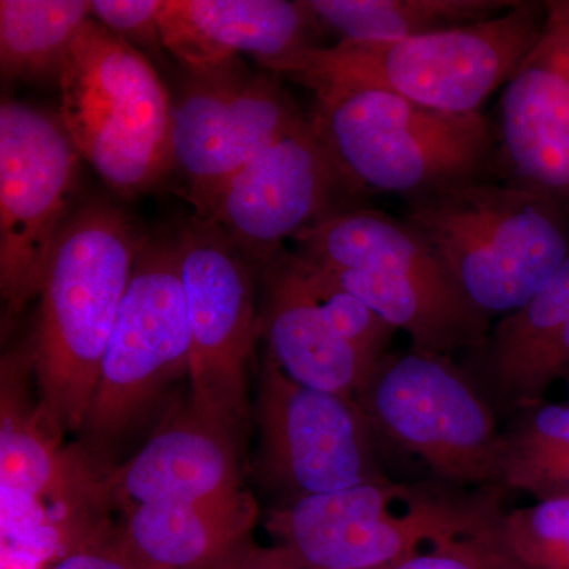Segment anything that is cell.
<instances>
[{
  "label": "cell",
  "instance_id": "3",
  "mask_svg": "<svg viewBox=\"0 0 569 569\" xmlns=\"http://www.w3.org/2000/svg\"><path fill=\"white\" fill-rule=\"evenodd\" d=\"M546 3L518 2L490 20L400 40H340L261 63L316 92L378 89L432 110L467 114L518 70L541 36Z\"/></svg>",
  "mask_w": 569,
  "mask_h": 569
},
{
  "label": "cell",
  "instance_id": "8",
  "mask_svg": "<svg viewBox=\"0 0 569 569\" xmlns=\"http://www.w3.org/2000/svg\"><path fill=\"white\" fill-rule=\"evenodd\" d=\"M189 312L174 242H146L81 429L89 447L104 449L132 433L168 387L189 376Z\"/></svg>",
  "mask_w": 569,
  "mask_h": 569
},
{
  "label": "cell",
  "instance_id": "12",
  "mask_svg": "<svg viewBox=\"0 0 569 569\" xmlns=\"http://www.w3.org/2000/svg\"><path fill=\"white\" fill-rule=\"evenodd\" d=\"M279 82L250 73L241 59L190 73L173 102V168L203 216L241 168L302 121Z\"/></svg>",
  "mask_w": 569,
  "mask_h": 569
},
{
  "label": "cell",
  "instance_id": "22",
  "mask_svg": "<svg viewBox=\"0 0 569 569\" xmlns=\"http://www.w3.org/2000/svg\"><path fill=\"white\" fill-rule=\"evenodd\" d=\"M501 486L538 501L569 498V403L531 408L518 430L505 436Z\"/></svg>",
  "mask_w": 569,
  "mask_h": 569
},
{
  "label": "cell",
  "instance_id": "17",
  "mask_svg": "<svg viewBox=\"0 0 569 569\" xmlns=\"http://www.w3.org/2000/svg\"><path fill=\"white\" fill-rule=\"evenodd\" d=\"M316 20L305 2L287 0H164L160 36L190 73H203L252 54L276 61L310 47Z\"/></svg>",
  "mask_w": 569,
  "mask_h": 569
},
{
  "label": "cell",
  "instance_id": "18",
  "mask_svg": "<svg viewBox=\"0 0 569 569\" xmlns=\"http://www.w3.org/2000/svg\"><path fill=\"white\" fill-rule=\"evenodd\" d=\"M264 284L260 323L266 353L305 387L358 399L381 361L337 331L283 250L266 261Z\"/></svg>",
  "mask_w": 569,
  "mask_h": 569
},
{
  "label": "cell",
  "instance_id": "4",
  "mask_svg": "<svg viewBox=\"0 0 569 569\" xmlns=\"http://www.w3.org/2000/svg\"><path fill=\"white\" fill-rule=\"evenodd\" d=\"M406 222L489 317L526 306L569 257L559 200L520 183L470 179L419 194Z\"/></svg>",
  "mask_w": 569,
  "mask_h": 569
},
{
  "label": "cell",
  "instance_id": "28",
  "mask_svg": "<svg viewBox=\"0 0 569 569\" xmlns=\"http://www.w3.org/2000/svg\"><path fill=\"white\" fill-rule=\"evenodd\" d=\"M388 569H482L473 561L443 552H425Z\"/></svg>",
  "mask_w": 569,
  "mask_h": 569
},
{
  "label": "cell",
  "instance_id": "11",
  "mask_svg": "<svg viewBox=\"0 0 569 569\" xmlns=\"http://www.w3.org/2000/svg\"><path fill=\"white\" fill-rule=\"evenodd\" d=\"M190 325L192 406L244 432L249 369L261 336L246 254L204 220L186 224L174 242Z\"/></svg>",
  "mask_w": 569,
  "mask_h": 569
},
{
  "label": "cell",
  "instance_id": "23",
  "mask_svg": "<svg viewBox=\"0 0 569 569\" xmlns=\"http://www.w3.org/2000/svg\"><path fill=\"white\" fill-rule=\"evenodd\" d=\"M287 254L307 293L325 310L337 331L367 355L383 361L396 329L337 282L325 266L298 252Z\"/></svg>",
  "mask_w": 569,
  "mask_h": 569
},
{
  "label": "cell",
  "instance_id": "27",
  "mask_svg": "<svg viewBox=\"0 0 569 569\" xmlns=\"http://www.w3.org/2000/svg\"><path fill=\"white\" fill-rule=\"evenodd\" d=\"M236 569H306L287 550L274 546V548H258L254 546L252 552L246 557Z\"/></svg>",
  "mask_w": 569,
  "mask_h": 569
},
{
  "label": "cell",
  "instance_id": "9",
  "mask_svg": "<svg viewBox=\"0 0 569 569\" xmlns=\"http://www.w3.org/2000/svg\"><path fill=\"white\" fill-rule=\"evenodd\" d=\"M80 152L59 116L7 100L0 108V284L7 317L40 293L71 217Z\"/></svg>",
  "mask_w": 569,
  "mask_h": 569
},
{
  "label": "cell",
  "instance_id": "15",
  "mask_svg": "<svg viewBox=\"0 0 569 569\" xmlns=\"http://www.w3.org/2000/svg\"><path fill=\"white\" fill-rule=\"evenodd\" d=\"M242 433L192 402L168 417L121 467L107 471L110 503L127 512L160 501L203 500L241 489Z\"/></svg>",
  "mask_w": 569,
  "mask_h": 569
},
{
  "label": "cell",
  "instance_id": "1",
  "mask_svg": "<svg viewBox=\"0 0 569 569\" xmlns=\"http://www.w3.org/2000/svg\"><path fill=\"white\" fill-rule=\"evenodd\" d=\"M492 493L402 485L391 479L284 501L266 529L306 569H388L425 552L482 569H522L503 542Z\"/></svg>",
  "mask_w": 569,
  "mask_h": 569
},
{
  "label": "cell",
  "instance_id": "21",
  "mask_svg": "<svg viewBox=\"0 0 569 569\" xmlns=\"http://www.w3.org/2000/svg\"><path fill=\"white\" fill-rule=\"evenodd\" d=\"M92 20L86 0H2L0 66L9 80H59L74 41Z\"/></svg>",
  "mask_w": 569,
  "mask_h": 569
},
{
  "label": "cell",
  "instance_id": "7",
  "mask_svg": "<svg viewBox=\"0 0 569 569\" xmlns=\"http://www.w3.org/2000/svg\"><path fill=\"white\" fill-rule=\"evenodd\" d=\"M356 402L376 438L447 488L501 486L505 436L489 400L448 356L388 355Z\"/></svg>",
  "mask_w": 569,
  "mask_h": 569
},
{
  "label": "cell",
  "instance_id": "6",
  "mask_svg": "<svg viewBox=\"0 0 569 569\" xmlns=\"http://www.w3.org/2000/svg\"><path fill=\"white\" fill-rule=\"evenodd\" d=\"M312 121L351 186L419 197L473 179L489 151L488 121L378 89L325 88Z\"/></svg>",
  "mask_w": 569,
  "mask_h": 569
},
{
  "label": "cell",
  "instance_id": "20",
  "mask_svg": "<svg viewBox=\"0 0 569 569\" xmlns=\"http://www.w3.org/2000/svg\"><path fill=\"white\" fill-rule=\"evenodd\" d=\"M317 21L342 40H400L490 20L518 0H307Z\"/></svg>",
  "mask_w": 569,
  "mask_h": 569
},
{
  "label": "cell",
  "instance_id": "26",
  "mask_svg": "<svg viewBox=\"0 0 569 569\" xmlns=\"http://www.w3.org/2000/svg\"><path fill=\"white\" fill-rule=\"evenodd\" d=\"M48 569H140L119 545L118 533L110 531L84 548L74 550Z\"/></svg>",
  "mask_w": 569,
  "mask_h": 569
},
{
  "label": "cell",
  "instance_id": "2",
  "mask_svg": "<svg viewBox=\"0 0 569 569\" xmlns=\"http://www.w3.org/2000/svg\"><path fill=\"white\" fill-rule=\"evenodd\" d=\"M146 239L116 206L71 213L40 288L29 359L40 408L58 432L81 430L134 264Z\"/></svg>",
  "mask_w": 569,
  "mask_h": 569
},
{
  "label": "cell",
  "instance_id": "5",
  "mask_svg": "<svg viewBox=\"0 0 569 569\" xmlns=\"http://www.w3.org/2000/svg\"><path fill=\"white\" fill-rule=\"evenodd\" d=\"M58 82L63 127L112 190L146 192L173 168V100L142 52L92 18Z\"/></svg>",
  "mask_w": 569,
  "mask_h": 569
},
{
  "label": "cell",
  "instance_id": "24",
  "mask_svg": "<svg viewBox=\"0 0 569 569\" xmlns=\"http://www.w3.org/2000/svg\"><path fill=\"white\" fill-rule=\"evenodd\" d=\"M503 542L522 569H569V498L507 512Z\"/></svg>",
  "mask_w": 569,
  "mask_h": 569
},
{
  "label": "cell",
  "instance_id": "16",
  "mask_svg": "<svg viewBox=\"0 0 569 569\" xmlns=\"http://www.w3.org/2000/svg\"><path fill=\"white\" fill-rule=\"evenodd\" d=\"M260 509L244 488L127 512L119 545L140 569H236L254 546Z\"/></svg>",
  "mask_w": 569,
  "mask_h": 569
},
{
  "label": "cell",
  "instance_id": "25",
  "mask_svg": "<svg viewBox=\"0 0 569 569\" xmlns=\"http://www.w3.org/2000/svg\"><path fill=\"white\" fill-rule=\"evenodd\" d=\"M164 0H93L92 18L146 58L160 56Z\"/></svg>",
  "mask_w": 569,
  "mask_h": 569
},
{
  "label": "cell",
  "instance_id": "14",
  "mask_svg": "<svg viewBox=\"0 0 569 569\" xmlns=\"http://www.w3.org/2000/svg\"><path fill=\"white\" fill-rule=\"evenodd\" d=\"M501 130L520 186L569 198V0L546 2L541 36L505 88Z\"/></svg>",
  "mask_w": 569,
  "mask_h": 569
},
{
  "label": "cell",
  "instance_id": "13",
  "mask_svg": "<svg viewBox=\"0 0 569 569\" xmlns=\"http://www.w3.org/2000/svg\"><path fill=\"white\" fill-rule=\"evenodd\" d=\"M350 186L312 121L302 119L224 183L197 219L266 263L287 239L335 213L332 198Z\"/></svg>",
  "mask_w": 569,
  "mask_h": 569
},
{
  "label": "cell",
  "instance_id": "19",
  "mask_svg": "<svg viewBox=\"0 0 569 569\" xmlns=\"http://www.w3.org/2000/svg\"><path fill=\"white\" fill-rule=\"evenodd\" d=\"M485 381L501 406L545 403L549 389L569 378V257L526 306L508 313L486 340Z\"/></svg>",
  "mask_w": 569,
  "mask_h": 569
},
{
  "label": "cell",
  "instance_id": "10",
  "mask_svg": "<svg viewBox=\"0 0 569 569\" xmlns=\"http://www.w3.org/2000/svg\"><path fill=\"white\" fill-rule=\"evenodd\" d=\"M258 478L284 501L387 479L359 403L298 383L264 355L254 400Z\"/></svg>",
  "mask_w": 569,
  "mask_h": 569
}]
</instances>
